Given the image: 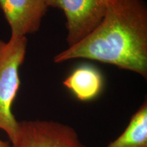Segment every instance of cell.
I'll use <instances>...</instances> for the list:
<instances>
[{"instance_id": "1", "label": "cell", "mask_w": 147, "mask_h": 147, "mask_svg": "<svg viewBox=\"0 0 147 147\" xmlns=\"http://www.w3.org/2000/svg\"><path fill=\"white\" fill-rule=\"evenodd\" d=\"M83 58L114 65L146 78L147 9L142 0L107 2L100 25L54 58L59 63Z\"/></svg>"}, {"instance_id": "2", "label": "cell", "mask_w": 147, "mask_h": 147, "mask_svg": "<svg viewBox=\"0 0 147 147\" xmlns=\"http://www.w3.org/2000/svg\"><path fill=\"white\" fill-rule=\"evenodd\" d=\"M26 37H12L5 42L0 40V129L13 143L20 122L12 113V106L20 87L18 70L25 59Z\"/></svg>"}, {"instance_id": "3", "label": "cell", "mask_w": 147, "mask_h": 147, "mask_svg": "<svg viewBox=\"0 0 147 147\" xmlns=\"http://www.w3.org/2000/svg\"><path fill=\"white\" fill-rule=\"evenodd\" d=\"M12 147H87L75 129L53 121H24Z\"/></svg>"}, {"instance_id": "4", "label": "cell", "mask_w": 147, "mask_h": 147, "mask_svg": "<svg viewBox=\"0 0 147 147\" xmlns=\"http://www.w3.org/2000/svg\"><path fill=\"white\" fill-rule=\"evenodd\" d=\"M47 2L49 7L59 8L65 14L69 47L84 39L100 25L107 6L106 0H47Z\"/></svg>"}, {"instance_id": "5", "label": "cell", "mask_w": 147, "mask_h": 147, "mask_svg": "<svg viewBox=\"0 0 147 147\" xmlns=\"http://www.w3.org/2000/svg\"><path fill=\"white\" fill-rule=\"evenodd\" d=\"M49 7L47 0H0V8L12 37H25L36 32Z\"/></svg>"}, {"instance_id": "6", "label": "cell", "mask_w": 147, "mask_h": 147, "mask_svg": "<svg viewBox=\"0 0 147 147\" xmlns=\"http://www.w3.org/2000/svg\"><path fill=\"white\" fill-rule=\"evenodd\" d=\"M78 100H93L100 93L103 79L100 71L91 66L78 67L63 82Z\"/></svg>"}, {"instance_id": "7", "label": "cell", "mask_w": 147, "mask_h": 147, "mask_svg": "<svg viewBox=\"0 0 147 147\" xmlns=\"http://www.w3.org/2000/svg\"><path fill=\"white\" fill-rule=\"evenodd\" d=\"M106 147H147L146 101L132 116L123 133Z\"/></svg>"}, {"instance_id": "8", "label": "cell", "mask_w": 147, "mask_h": 147, "mask_svg": "<svg viewBox=\"0 0 147 147\" xmlns=\"http://www.w3.org/2000/svg\"><path fill=\"white\" fill-rule=\"evenodd\" d=\"M0 147H12V146L9 142H5L0 139Z\"/></svg>"}, {"instance_id": "9", "label": "cell", "mask_w": 147, "mask_h": 147, "mask_svg": "<svg viewBox=\"0 0 147 147\" xmlns=\"http://www.w3.org/2000/svg\"><path fill=\"white\" fill-rule=\"evenodd\" d=\"M106 2H108V1H113V0H106Z\"/></svg>"}]
</instances>
